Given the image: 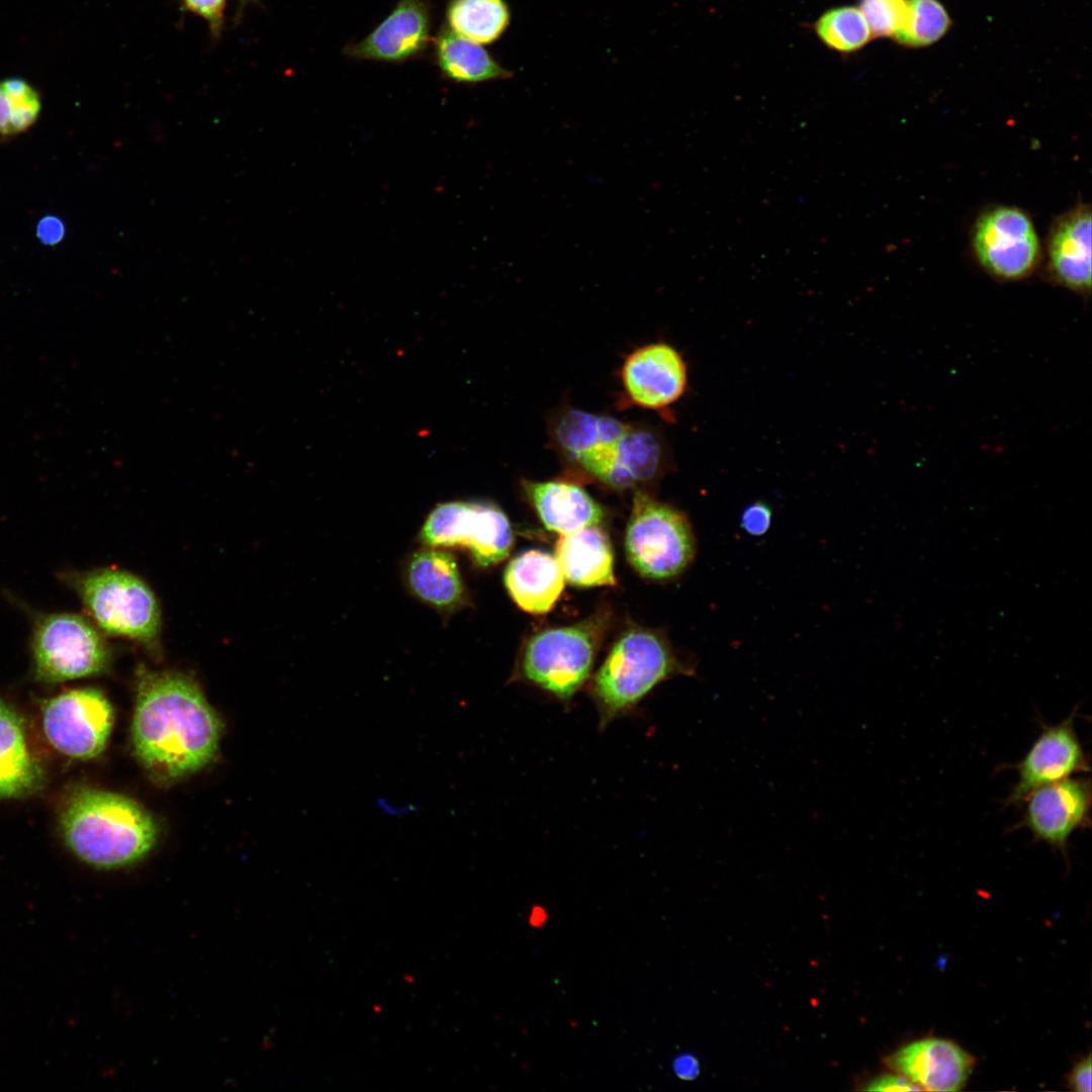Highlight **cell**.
<instances>
[{"label": "cell", "instance_id": "obj_1", "mask_svg": "<svg viewBox=\"0 0 1092 1092\" xmlns=\"http://www.w3.org/2000/svg\"><path fill=\"white\" fill-rule=\"evenodd\" d=\"M220 724L198 687L176 672L143 671L131 726L134 752L161 782L191 775L207 764Z\"/></svg>", "mask_w": 1092, "mask_h": 1092}, {"label": "cell", "instance_id": "obj_2", "mask_svg": "<svg viewBox=\"0 0 1092 1092\" xmlns=\"http://www.w3.org/2000/svg\"><path fill=\"white\" fill-rule=\"evenodd\" d=\"M550 434L568 461L616 489L654 479L666 463L665 446L654 431L611 416L565 408Z\"/></svg>", "mask_w": 1092, "mask_h": 1092}, {"label": "cell", "instance_id": "obj_3", "mask_svg": "<svg viewBox=\"0 0 1092 1092\" xmlns=\"http://www.w3.org/2000/svg\"><path fill=\"white\" fill-rule=\"evenodd\" d=\"M60 824L71 851L98 869L131 864L146 855L157 839L154 820L139 804L91 788L70 796Z\"/></svg>", "mask_w": 1092, "mask_h": 1092}, {"label": "cell", "instance_id": "obj_4", "mask_svg": "<svg viewBox=\"0 0 1092 1092\" xmlns=\"http://www.w3.org/2000/svg\"><path fill=\"white\" fill-rule=\"evenodd\" d=\"M692 673L658 634L628 630L616 641L594 678L600 727L629 713L663 680Z\"/></svg>", "mask_w": 1092, "mask_h": 1092}, {"label": "cell", "instance_id": "obj_5", "mask_svg": "<svg viewBox=\"0 0 1092 1092\" xmlns=\"http://www.w3.org/2000/svg\"><path fill=\"white\" fill-rule=\"evenodd\" d=\"M625 548L633 567L641 575L656 580L682 573L696 552L687 517L640 490L633 496Z\"/></svg>", "mask_w": 1092, "mask_h": 1092}, {"label": "cell", "instance_id": "obj_6", "mask_svg": "<svg viewBox=\"0 0 1092 1092\" xmlns=\"http://www.w3.org/2000/svg\"><path fill=\"white\" fill-rule=\"evenodd\" d=\"M600 622L544 630L527 643L521 673L525 679L567 702L590 675L600 638Z\"/></svg>", "mask_w": 1092, "mask_h": 1092}, {"label": "cell", "instance_id": "obj_7", "mask_svg": "<svg viewBox=\"0 0 1092 1092\" xmlns=\"http://www.w3.org/2000/svg\"><path fill=\"white\" fill-rule=\"evenodd\" d=\"M77 589L89 614L105 632L153 645L160 609L150 587L123 570L101 569L82 575Z\"/></svg>", "mask_w": 1092, "mask_h": 1092}, {"label": "cell", "instance_id": "obj_8", "mask_svg": "<svg viewBox=\"0 0 1092 1092\" xmlns=\"http://www.w3.org/2000/svg\"><path fill=\"white\" fill-rule=\"evenodd\" d=\"M419 537L428 547L465 549L482 567L504 560L514 542L503 511L491 504L463 500L439 504L427 517Z\"/></svg>", "mask_w": 1092, "mask_h": 1092}, {"label": "cell", "instance_id": "obj_9", "mask_svg": "<svg viewBox=\"0 0 1092 1092\" xmlns=\"http://www.w3.org/2000/svg\"><path fill=\"white\" fill-rule=\"evenodd\" d=\"M32 647L35 675L47 682L97 674L109 663V650L101 634L77 615L43 618L35 629Z\"/></svg>", "mask_w": 1092, "mask_h": 1092}, {"label": "cell", "instance_id": "obj_10", "mask_svg": "<svg viewBox=\"0 0 1092 1092\" xmlns=\"http://www.w3.org/2000/svg\"><path fill=\"white\" fill-rule=\"evenodd\" d=\"M112 723V707L95 689L64 692L47 701L42 708L46 738L60 753L76 759L99 755Z\"/></svg>", "mask_w": 1092, "mask_h": 1092}, {"label": "cell", "instance_id": "obj_11", "mask_svg": "<svg viewBox=\"0 0 1092 1092\" xmlns=\"http://www.w3.org/2000/svg\"><path fill=\"white\" fill-rule=\"evenodd\" d=\"M973 247L989 272L1003 279H1020L1036 265L1039 244L1029 217L1014 207H998L978 220Z\"/></svg>", "mask_w": 1092, "mask_h": 1092}, {"label": "cell", "instance_id": "obj_12", "mask_svg": "<svg viewBox=\"0 0 1092 1092\" xmlns=\"http://www.w3.org/2000/svg\"><path fill=\"white\" fill-rule=\"evenodd\" d=\"M1019 823L1036 841L1066 852L1071 836L1090 824L1091 785L1085 778H1068L1031 791Z\"/></svg>", "mask_w": 1092, "mask_h": 1092}, {"label": "cell", "instance_id": "obj_13", "mask_svg": "<svg viewBox=\"0 0 1092 1092\" xmlns=\"http://www.w3.org/2000/svg\"><path fill=\"white\" fill-rule=\"evenodd\" d=\"M1073 712L1055 725H1043L1024 756L1017 762V781L1007 804H1021L1034 789L1089 771V762L1077 735Z\"/></svg>", "mask_w": 1092, "mask_h": 1092}, {"label": "cell", "instance_id": "obj_14", "mask_svg": "<svg viewBox=\"0 0 1092 1092\" xmlns=\"http://www.w3.org/2000/svg\"><path fill=\"white\" fill-rule=\"evenodd\" d=\"M432 6L428 0H398L364 38L344 48L357 61L400 64L422 57L432 46Z\"/></svg>", "mask_w": 1092, "mask_h": 1092}, {"label": "cell", "instance_id": "obj_15", "mask_svg": "<svg viewBox=\"0 0 1092 1092\" xmlns=\"http://www.w3.org/2000/svg\"><path fill=\"white\" fill-rule=\"evenodd\" d=\"M620 378L630 403L659 411L684 395L688 369L675 348L666 343H651L635 349L625 358Z\"/></svg>", "mask_w": 1092, "mask_h": 1092}, {"label": "cell", "instance_id": "obj_16", "mask_svg": "<svg viewBox=\"0 0 1092 1092\" xmlns=\"http://www.w3.org/2000/svg\"><path fill=\"white\" fill-rule=\"evenodd\" d=\"M884 1063L929 1091L962 1090L974 1067L969 1053L948 1039L936 1037L905 1044L888 1055Z\"/></svg>", "mask_w": 1092, "mask_h": 1092}, {"label": "cell", "instance_id": "obj_17", "mask_svg": "<svg viewBox=\"0 0 1092 1092\" xmlns=\"http://www.w3.org/2000/svg\"><path fill=\"white\" fill-rule=\"evenodd\" d=\"M404 581L413 595L442 614L465 603V587L453 555L442 548L414 552L404 565Z\"/></svg>", "mask_w": 1092, "mask_h": 1092}, {"label": "cell", "instance_id": "obj_18", "mask_svg": "<svg viewBox=\"0 0 1092 1092\" xmlns=\"http://www.w3.org/2000/svg\"><path fill=\"white\" fill-rule=\"evenodd\" d=\"M1049 267L1060 284L1080 292L1091 287V213L1084 206L1063 216L1049 241Z\"/></svg>", "mask_w": 1092, "mask_h": 1092}, {"label": "cell", "instance_id": "obj_19", "mask_svg": "<svg viewBox=\"0 0 1092 1092\" xmlns=\"http://www.w3.org/2000/svg\"><path fill=\"white\" fill-rule=\"evenodd\" d=\"M523 487L544 526L560 535L597 526L604 517L601 506L575 483L524 480Z\"/></svg>", "mask_w": 1092, "mask_h": 1092}, {"label": "cell", "instance_id": "obj_20", "mask_svg": "<svg viewBox=\"0 0 1092 1092\" xmlns=\"http://www.w3.org/2000/svg\"><path fill=\"white\" fill-rule=\"evenodd\" d=\"M564 575L555 556L530 550L508 564L504 580L515 603L531 614L552 609L564 586Z\"/></svg>", "mask_w": 1092, "mask_h": 1092}, {"label": "cell", "instance_id": "obj_21", "mask_svg": "<svg viewBox=\"0 0 1092 1092\" xmlns=\"http://www.w3.org/2000/svg\"><path fill=\"white\" fill-rule=\"evenodd\" d=\"M555 557L564 578L579 586L615 585L614 555L607 535L597 526L560 535Z\"/></svg>", "mask_w": 1092, "mask_h": 1092}, {"label": "cell", "instance_id": "obj_22", "mask_svg": "<svg viewBox=\"0 0 1092 1092\" xmlns=\"http://www.w3.org/2000/svg\"><path fill=\"white\" fill-rule=\"evenodd\" d=\"M43 772L30 751L21 718L0 698V799L20 798L36 791Z\"/></svg>", "mask_w": 1092, "mask_h": 1092}, {"label": "cell", "instance_id": "obj_23", "mask_svg": "<svg viewBox=\"0 0 1092 1092\" xmlns=\"http://www.w3.org/2000/svg\"><path fill=\"white\" fill-rule=\"evenodd\" d=\"M431 48L435 65L451 82L479 84L513 76L481 44L458 35L445 24L433 36Z\"/></svg>", "mask_w": 1092, "mask_h": 1092}, {"label": "cell", "instance_id": "obj_24", "mask_svg": "<svg viewBox=\"0 0 1092 1092\" xmlns=\"http://www.w3.org/2000/svg\"><path fill=\"white\" fill-rule=\"evenodd\" d=\"M445 15L452 31L481 46L496 41L511 22L506 0H450Z\"/></svg>", "mask_w": 1092, "mask_h": 1092}, {"label": "cell", "instance_id": "obj_25", "mask_svg": "<svg viewBox=\"0 0 1092 1092\" xmlns=\"http://www.w3.org/2000/svg\"><path fill=\"white\" fill-rule=\"evenodd\" d=\"M41 109L39 93L18 77L0 81V136L24 132L37 120Z\"/></svg>", "mask_w": 1092, "mask_h": 1092}, {"label": "cell", "instance_id": "obj_26", "mask_svg": "<svg viewBox=\"0 0 1092 1092\" xmlns=\"http://www.w3.org/2000/svg\"><path fill=\"white\" fill-rule=\"evenodd\" d=\"M814 26L820 40L827 48L840 53L857 51L873 37L861 11L853 6L826 11Z\"/></svg>", "mask_w": 1092, "mask_h": 1092}, {"label": "cell", "instance_id": "obj_27", "mask_svg": "<svg viewBox=\"0 0 1092 1092\" xmlns=\"http://www.w3.org/2000/svg\"><path fill=\"white\" fill-rule=\"evenodd\" d=\"M950 20L937 0H907L904 25L894 37L908 47H924L938 40L947 31Z\"/></svg>", "mask_w": 1092, "mask_h": 1092}, {"label": "cell", "instance_id": "obj_28", "mask_svg": "<svg viewBox=\"0 0 1092 1092\" xmlns=\"http://www.w3.org/2000/svg\"><path fill=\"white\" fill-rule=\"evenodd\" d=\"M859 10L873 36L895 37L905 22L907 0H861Z\"/></svg>", "mask_w": 1092, "mask_h": 1092}, {"label": "cell", "instance_id": "obj_29", "mask_svg": "<svg viewBox=\"0 0 1092 1092\" xmlns=\"http://www.w3.org/2000/svg\"><path fill=\"white\" fill-rule=\"evenodd\" d=\"M184 8L203 18L210 29L212 37L218 38L224 18V10L228 0H181Z\"/></svg>", "mask_w": 1092, "mask_h": 1092}, {"label": "cell", "instance_id": "obj_30", "mask_svg": "<svg viewBox=\"0 0 1092 1092\" xmlns=\"http://www.w3.org/2000/svg\"><path fill=\"white\" fill-rule=\"evenodd\" d=\"M771 511L767 505L756 502L748 506L741 515V526L753 536L763 535L769 528Z\"/></svg>", "mask_w": 1092, "mask_h": 1092}, {"label": "cell", "instance_id": "obj_31", "mask_svg": "<svg viewBox=\"0 0 1092 1092\" xmlns=\"http://www.w3.org/2000/svg\"><path fill=\"white\" fill-rule=\"evenodd\" d=\"M867 1091H919L921 1088L905 1078L896 1074H882L864 1083L862 1088Z\"/></svg>", "mask_w": 1092, "mask_h": 1092}, {"label": "cell", "instance_id": "obj_32", "mask_svg": "<svg viewBox=\"0 0 1092 1092\" xmlns=\"http://www.w3.org/2000/svg\"><path fill=\"white\" fill-rule=\"evenodd\" d=\"M35 235L41 244L53 247L64 240L66 226L60 217L48 214L38 220Z\"/></svg>", "mask_w": 1092, "mask_h": 1092}, {"label": "cell", "instance_id": "obj_33", "mask_svg": "<svg viewBox=\"0 0 1092 1092\" xmlns=\"http://www.w3.org/2000/svg\"><path fill=\"white\" fill-rule=\"evenodd\" d=\"M1091 1056L1090 1054L1075 1065L1071 1071L1068 1082L1073 1090L1078 1092L1091 1091Z\"/></svg>", "mask_w": 1092, "mask_h": 1092}, {"label": "cell", "instance_id": "obj_34", "mask_svg": "<svg viewBox=\"0 0 1092 1092\" xmlns=\"http://www.w3.org/2000/svg\"><path fill=\"white\" fill-rule=\"evenodd\" d=\"M674 1070L682 1079H694L699 1074L698 1061L692 1056H681L674 1064Z\"/></svg>", "mask_w": 1092, "mask_h": 1092}, {"label": "cell", "instance_id": "obj_35", "mask_svg": "<svg viewBox=\"0 0 1092 1092\" xmlns=\"http://www.w3.org/2000/svg\"><path fill=\"white\" fill-rule=\"evenodd\" d=\"M239 1H240V3H241V6H243V5H245L246 3H248V2H254V1H257V0H239Z\"/></svg>", "mask_w": 1092, "mask_h": 1092}]
</instances>
